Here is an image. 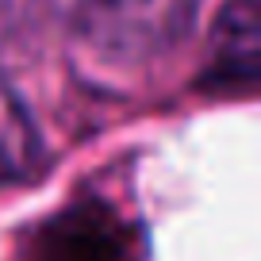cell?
<instances>
[{"label": "cell", "mask_w": 261, "mask_h": 261, "mask_svg": "<svg viewBox=\"0 0 261 261\" xmlns=\"http://www.w3.org/2000/svg\"><path fill=\"white\" fill-rule=\"evenodd\" d=\"M200 0H69L73 39L108 65H146L177 50Z\"/></svg>", "instance_id": "cell-1"}, {"label": "cell", "mask_w": 261, "mask_h": 261, "mask_svg": "<svg viewBox=\"0 0 261 261\" xmlns=\"http://www.w3.org/2000/svg\"><path fill=\"white\" fill-rule=\"evenodd\" d=\"M23 261H142V227L108 200L85 196L42 219Z\"/></svg>", "instance_id": "cell-2"}, {"label": "cell", "mask_w": 261, "mask_h": 261, "mask_svg": "<svg viewBox=\"0 0 261 261\" xmlns=\"http://www.w3.org/2000/svg\"><path fill=\"white\" fill-rule=\"evenodd\" d=\"M261 73V0H227L212 23L204 89L246 92Z\"/></svg>", "instance_id": "cell-3"}, {"label": "cell", "mask_w": 261, "mask_h": 261, "mask_svg": "<svg viewBox=\"0 0 261 261\" xmlns=\"http://www.w3.org/2000/svg\"><path fill=\"white\" fill-rule=\"evenodd\" d=\"M42 169V139L31 112L0 77V185L31 180Z\"/></svg>", "instance_id": "cell-4"}]
</instances>
